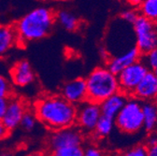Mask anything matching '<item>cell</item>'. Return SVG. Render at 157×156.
Returning <instances> with one entry per match:
<instances>
[{
    "mask_svg": "<svg viewBox=\"0 0 157 156\" xmlns=\"http://www.w3.org/2000/svg\"><path fill=\"white\" fill-rule=\"evenodd\" d=\"M18 43L15 26L0 25V57L6 55Z\"/></svg>",
    "mask_w": 157,
    "mask_h": 156,
    "instance_id": "9a60e30c",
    "label": "cell"
},
{
    "mask_svg": "<svg viewBox=\"0 0 157 156\" xmlns=\"http://www.w3.org/2000/svg\"><path fill=\"white\" fill-rule=\"evenodd\" d=\"M150 69L143 61L137 60L118 74L120 90L125 94H133L135 89Z\"/></svg>",
    "mask_w": 157,
    "mask_h": 156,
    "instance_id": "8992f818",
    "label": "cell"
},
{
    "mask_svg": "<svg viewBox=\"0 0 157 156\" xmlns=\"http://www.w3.org/2000/svg\"><path fill=\"white\" fill-rule=\"evenodd\" d=\"M52 154L56 156H82L84 155V152L83 149L82 148V145H80L59 149L57 150H54Z\"/></svg>",
    "mask_w": 157,
    "mask_h": 156,
    "instance_id": "44dd1931",
    "label": "cell"
},
{
    "mask_svg": "<svg viewBox=\"0 0 157 156\" xmlns=\"http://www.w3.org/2000/svg\"><path fill=\"white\" fill-rule=\"evenodd\" d=\"M154 72H155V73H156V75H157V69H155V70H154Z\"/></svg>",
    "mask_w": 157,
    "mask_h": 156,
    "instance_id": "4dcf8cb0",
    "label": "cell"
},
{
    "mask_svg": "<svg viewBox=\"0 0 157 156\" xmlns=\"http://www.w3.org/2000/svg\"><path fill=\"white\" fill-rule=\"evenodd\" d=\"M10 77L15 86L23 88L34 82L36 75L30 63L26 60H21L15 63L11 67Z\"/></svg>",
    "mask_w": 157,
    "mask_h": 156,
    "instance_id": "7c38bea8",
    "label": "cell"
},
{
    "mask_svg": "<svg viewBox=\"0 0 157 156\" xmlns=\"http://www.w3.org/2000/svg\"><path fill=\"white\" fill-rule=\"evenodd\" d=\"M127 99V94H125L122 91L110 95L102 103H100L102 115L115 119V117L126 103Z\"/></svg>",
    "mask_w": 157,
    "mask_h": 156,
    "instance_id": "5bb4252c",
    "label": "cell"
},
{
    "mask_svg": "<svg viewBox=\"0 0 157 156\" xmlns=\"http://www.w3.org/2000/svg\"><path fill=\"white\" fill-rule=\"evenodd\" d=\"M126 156H147L148 153V146L144 145H136L128 150L125 152Z\"/></svg>",
    "mask_w": 157,
    "mask_h": 156,
    "instance_id": "cb8c5ba5",
    "label": "cell"
},
{
    "mask_svg": "<svg viewBox=\"0 0 157 156\" xmlns=\"http://www.w3.org/2000/svg\"><path fill=\"white\" fill-rule=\"evenodd\" d=\"M12 93L11 84L6 77L0 74V96L10 97Z\"/></svg>",
    "mask_w": 157,
    "mask_h": 156,
    "instance_id": "603a6c76",
    "label": "cell"
},
{
    "mask_svg": "<svg viewBox=\"0 0 157 156\" xmlns=\"http://www.w3.org/2000/svg\"><path fill=\"white\" fill-rule=\"evenodd\" d=\"M139 16H140L139 12L134 10H126L121 13L122 20H124L125 23L132 24V25L136 21V19L139 18Z\"/></svg>",
    "mask_w": 157,
    "mask_h": 156,
    "instance_id": "d4e9b609",
    "label": "cell"
},
{
    "mask_svg": "<svg viewBox=\"0 0 157 156\" xmlns=\"http://www.w3.org/2000/svg\"><path fill=\"white\" fill-rule=\"evenodd\" d=\"M53 12L45 7H39L23 16L14 25L18 43L40 40L47 36L54 25Z\"/></svg>",
    "mask_w": 157,
    "mask_h": 156,
    "instance_id": "7a4b0ae2",
    "label": "cell"
},
{
    "mask_svg": "<svg viewBox=\"0 0 157 156\" xmlns=\"http://www.w3.org/2000/svg\"><path fill=\"white\" fill-rule=\"evenodd\" d=\"M133 29L136 37V47L141 55L157 48V23L140 15L133 24Z\"/></svg>",
    "mask_w": 157,
    "mask_h": 156,
    "instance_id": "5b68a950",
    "label": "cell"
},
{
    "mask_svg": "<svg viewBox=\"0 0 157 156\" xmlns=\"http://www.w3.org/2000/svg\"><path fill=\"white\" fill-rule=\"evenodd\" d=\"M62 95L72 104L78 106L87 100L86 80L82 78L71 80L62 87Z\"/></svg>",
    "mask_w": 157,
    "mask_h": 156,
    "instance_id": "9c48e42d",
    "label": "cell"
},
{
    "mask_svg": "<svg viewBox=\"0 0 157 156\" xmlns=\"http://www.w3.org/2000/svg\"><path fill=\"white\" fill-rule=\"evenodd\" d=\"M36 122H37V118H36L35 112L31 111V110H26L22 118L20 126H21L25 131L29 132L35 128Z\"/></svg>",
    "mask_w": 157,
    "mask_h": 156,
    "instance_id": "ffe728a7",
    "label": "cell"
},
{
    "mask_svg": "<svg viewBox=\"0 0 157 156\" xmlns=\"http://www.w3.org/2000/svg\"><path fill=\"white\" fill-rule=\"evenodd\" d=\"M87 100L102 103L110 95L120 92L118 75L108 67H96L87 77Z\"/></svg>",
    "mask_w": 157,
    "mask_h": 156,
    "instance_id": "3957f363",
    "label": "cell"
},
{
    "mask_svg": "<svg viewBox=\"0 0 157 156\" xmlns=\"http://www.w3.org/2000/svg\"><path fill=\"white\" fill-rule=\"evenodd\" d=\"M83 152L86 156H100L102 154L101 150L95 146H88L85 150H83Z\"/></svg>",
    "mask_w": 157,
    "mask_h": 156,
    "instance_id": "4316f807",
    "label": "cell"
},
{
    "mask_svg": "<svg viewBox=\"0 0 157 156\" xmlns=\"http://www.w3.org/2000/svg\"><path fill=\"white\" fill-rule=\"evenodd\" d=\"M83 140L80 129L73 126L54 130L48 139V147L52 153L54 150L70 146H80Z\"/></svg>",
    "mask_w": 157,
    "mask_h": 156,
    "instance_id": "52a82bcc",
    "label": "cell"
},
{
    "mask_svg": "<svg viewBox=\"0 0 157 156\" xmlns=\"http://www.w3.org/2000/svg\"><path fill=\"white\" fill-rule=\"evenodd\" d=\"M9 135H10V131L3 124L2 120H0V140H3V139H7Z\"/></svg>",
    "mask_w": 157,
    "mask_h": 156,
    "instance_id": "83f0119b",
    "label": "cell"
},
{
    "mask_svg": "<svg viewBox=\"0 0 157 156\" xmlns=\"http://www.w3.org/2000/svg\"><path fill=\"white\" fill-rule=\"evenodd\" d=\"M101 116L100 104L86 100L78 105L76 124L82 131L94 132Z\"/></svg>",
    "mask_w": 157,
    "mask_h": 156,
    "instance_id": "ba28073f",
    "label": "cell"
},
{
    "mask_svg": "<svg viewBox=\"0 0 157 156\" xmlns=\"http://www.w3.org/2000/svg\"><path fill=\"white\" fill-rule=\"evenodd\" d=\"M9 102H10V97L0 96V120L3 119L9 106Z\"/></svg>",
    "mask_w": 157,
    "mask_h": 156,
    "instance_id": "484cf974",
    "label": "cell"
},
{
    "mask_svg": "<svg viewBox=\"0 0 157 156\" xmlns=\"http://www.w3.org/2000/svg\"><path fill=\"white\" fill-rule=\"evenodd\" d=\"M114 125H115L114 119L102 115L99 121H98L94 132L99 138H106V136L111 134Z\"/></svg>",
    "mask_w": 157,
    "mask_h": 156,
    "instance_id": "ac0fdd59",
    "label": "cell"
},
{
    "mask_svg": "<svg viewBox=\"0 0 157 156\" xmlns=\"http://www.w3.org/2000/svg\"><path fill=\"white\" fill-rule=\"evenodd\" d=\"M141 53L137 50L136 47H133L128 49L127 51L118 54L116 56L110 57L108 60V68L113 72L114 74L118 75L122 70H124L128 66L132 65L133 63L140 60Z\"/></svg>",
    "mask_w": 157,
    "mask_h": 156,
    "instance_id": "4fadbf2b",
    "label": "cell"
},
{
    "mask_svg": "<svg viewBox=\"0 0 157 156\" xmlns=\"http://www.w3.org/2000/svg\"><path fill=\"white\" fill-rule=\"evenodd\" d=\"M133 94L140 101H152L157 98V75L153 70L146 73Z\"/></svg>",
    "mask_w": 157,
    "mask_h": 156,
    "instance_id": "8fae6325",
    "label": "cell"
},
{
    "mask_svg": "<svg viewBox=\"0 0 157 156\" xmlns=\"http://www.w3.org/2000/svg\"><path fill=\"white\" fill-rule=\"evenodd\" d=\"M115 125L124 134H136L140 132L143 125L142 102L136 97L127 99L123 108L114 119Z\"/></svg>",
    "mask_w": 157,
    "mask_h": 156,
    "instance_id": "277c9868",
    "label": "cell"
},
{
    "mask_svg": "<svg viewBox=\"0 0 157 156\" xmlns=\"http://www.w3.org/2000/svg\"><path fill=\"white\" fill-rule=\"evenodd\" d=\"M144 0H127V2L133 7H139Z\"/></svg>",
    "mask_w": 157,
    "mask_h": 156,
    "instance_id": "f546056e",
    "label": "cell"
},
{
    "mask_svg": "<svg viewBox=\"0 0 157 156\" xmlns=\"http://www.w3.org/2000/svg\"><path fill=\"white\" fill-rule=\"evenodd\" d=\"M143 125L146 131H152L157 125V106L151 101L142 103Z\"/></svg>",
    "mask_w": 157,
    "mask_h": 156,
    "instance_id": "2e32d148",
    "label": "cell"
},
{
    "mask_svg": "<svg viewBox=\"0 0 157 156\" xmlns=\"http://www.w3.org/2000/svg\"><path fill=\"white\" fill-rule=\"evenodd\" d=\"M149 156H157V141L150 146H148Z\"/></svg>",
    "mask_w": 157,
    "mask_h": 156,
    "instance_id": "f1b7e54d",
    "label": "cell"
},
{
    "mask_svg": "<svg viewBox=\"0 0 157 156\" xmlns=\"http://www.w3.org/2000/svg\"><path fill=\"white\" fill-rule=\"evenodd\" d=\"M57 21L61 25L62 27H64L67 31H74L77 29L78 25V18L70 11L68 10H61L59 11L57 16Z\"/></svg>",
    "mask_w": 157,
    "mask_h": 156,
    "instance_id": "e0dca14e",
    "label": "cell"
},
{
    "mask_svg": "<svg viewBox=\"0 0 157 156\" xmlns=\"http://www.w3.org/2000/svg\"><path fill=\"white\" fill-rule=\"evenodd\" d=\"M77 110V106L63 95H45L36 101L33 108L37 121L52 131L73 126Z\"/></svg>",
    "mask_w": 157,
    "mask_h": 156,
    "instance_id": "6da1fadb",
    "label": "cell"
},
{
    "mask_svg": "<svg viewBox=\"0 0 157 156\" xmlns=\"http://www.w3.org/2000/svg\"><path fill=\"white\" fill-rule=\"evenodd\" d=\"M26 110V106L22 99L10 98L7 111L2 119L3 124L10 132L14 131L20 126L22 118Z\"/></svg>",
    "mask_w": 157,
    "mask_h": 156,
    "instance_id": "30bf717a",
    "label": "cell"
},
{
    "mask_svg": "<svg viewBox=\"0 0 157 156\" xmlns=\"http://www.w3.org/2000/svg\"><path fill=\"white\" fill-rule=\"evenodd\" d=\"M143 62L151 70L157 69V48L150 51L146 54H144V60Z\"/></svg>",
    "mask_w": 157,
    "mask_h": 156,
    "instance_id": "7402d4cb",
    "label": "cell"
},
{
    "mask_svg": "<svg viewBox=\"0 0 157 156\" xmlns=\"http://www.w3.org/2000/svg\"><path fill=\"white\" fill-rule=\"evenodd\" d=\"M140 15L157 23V0H144L139 6Z\"/></svg>",
    "mask_w": 157,
    "mask_h": 156,
    "instance_id": "d6986e66",
    "label": "cell"
}]
</instances>
